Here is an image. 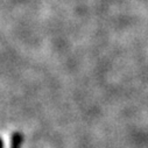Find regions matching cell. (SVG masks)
Here are the masks:
<instances>
[{"instance_id":"cell-1","label":"cell","mask_w":148,"mask_h":148,"mask_svg":"<svg viewBox=\"0 0 148 148\" xmlns=\"http://www.w3.org/2000/svg\"><path fill=\"white\" fill-rule=\"evenodd\" d=\"M20 139L21 138L18 133H8L4 142V148H19Z\"/></svg>"},{"instance_id":"cell-2","label":"cell","mask_w":148,"mask_h":148,"mask_svg":"<svg viewBox=\"0 0 148 148\" xmlns=\"http://www.w3.org/2000/svg\"><path fill=\"white\" fill-rule=\"evenodd\" d=\"M0 148H3V145H1V141H0Z\"/></svg>"}]
</instances>
